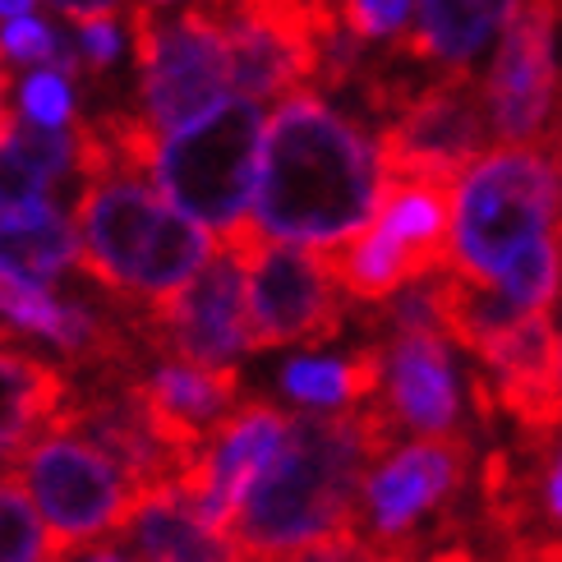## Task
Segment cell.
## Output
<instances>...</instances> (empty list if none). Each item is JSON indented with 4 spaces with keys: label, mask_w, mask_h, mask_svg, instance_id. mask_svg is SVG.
Segmentation results:
<instances>
[{
    "label": "cell",
    "mask_w": 562,
    "mask_h": 562,
    "mask_svg": "<svg viewBox=\"0 0 562 562\" xmlns=\"http://www.w3.org/2000/svg\"><path fill=\"white\" fill-rule=\"evenodd\" d=\"M263 138L268 115L263 102L231 92L213 111L194 115L190 125L161 134L153 157V180L180 213H190L213 236L254 217L263 171Z\"/></svg>",
    "instance_id": "5b68a950"
},
{
    "label": "cell",
    "mask_w": 562,
    "mask_h": 562,
    "mask_svg": "<svg viewBox=\"0 0 562 562\" xmlns=\"http://www.w3.org/2000/svg\"><path fill=\"white\" fill-rule=\"evenodd\" d=\"M526 0H419L406 56L434 75H471L512 29Z\"/></svg>",
    "instance_id": "ac0fdd59"
},
{
    "label": "cell",
    "mask_w": 562,
    "mask_h": 562,
    "mask_svg": "<svg viewBox=\"0 0 562 562\" xmlns=\"http://www.w3.org/2000/svg\"><path fill=\"white\" fill-rule=\"evenodd\" d=\"M83 272L115 304L167 310L217 254V236L157 190L144 171L83 176L75 203Z\"/></svg>",
    "instance_id": "3957f363"
},
{
    "label": "cell",
    "mask_w": 562,
    "mask_h": 562,
    "mask_svg": "<svg viewBox=\"0 0 562 562\" xmlns=\"http://www.w3.org/2000/svg\"><path fill=\"white\" fill-rule=\"evenodd\" d=\"M0 56H5V46H0Z\"/></svg>",
    "instance_id": "836d02e7"
},
{
    "label": "cell",
    "mask_w": 562,
    "mask_h": 562,
    "mask_svg": "<svg viewBox=\"0 0 562 562\" xmlns=\"http://www.w3.org/2000/svg\"><path fill=\"white\" fill-rule=\"evenodd\" d=\"M383 387L379 411L396 434L457 438L465 425V387L442 327H383Z\"/></svg>",
    "instance_id": "5bb4252c"
},
{
    "label": "cell",
    "mask_w": 562,
    "mask_h": 562,
    "mask_svg": "<svg viewBox=\"0 0 562 562\" xmlns=\"http://www.w3.org/2000/svg\"><path fill=\"white\" fill-rule=\"evenodd\" d=\"M396 442V429L379 402L291 419L286 442L268 461V471L240 498L231 535L249 562H281L360 549V494L379 452Z\"/></svg>",
    "instance_id": "6da1fadb"
},
{
    "label": "cell",
    "mask_w": 562,
    "mask_h": 562,
    "mask_svg": "<svg viewBox=\"0 0 562 562\" xmlns=\"http://www.w3.org/2000/svg\"><path fill=\"white\" fill-rule=\"evenodd\" d=\"M46 5H56L65 19H102V14H115L125 5V0H46Z\"/></svg>",
    "instance_id": "83f0119b"
},
{
    "label": "cell",
    "mask_w": 562,
    "mask_h": 562,
    "mask_svg": "<svg viewBox=\"0 0 562 562\" xmlns=\"http://www.w3.org/2000/svg\"><path fill=\"white\" fill-rule=\"evenodd\" d=\"M471 484V442L411 438L373 457L360 494V540L369 553H429L452 544L457 507Z\"/></svg>",
    "instance_id": "8992f818"
},
{
    "label": "cell",
    "mask_w": 562,
    "mask_h": 562,
    "mask_svg": "<svg viewBox=\"0 0 562 562\" xmlns=\"http://www.w3.org/2000/svg\"><path fill=\"white\" fill-rule=\"evenodd\" d=\"M369 106L383 115L379 144L387 176H434L461 180V171L488 148V115L475 75H434L429 79H383L379 69L360 75Z\"/></svg>",
    "instance_id": "52a82bcc"
},
{
    "label": "cell",
    "mask_w": 562,
    "mask_h": 562,
    "mask_svg": "<svg viewBox=\"0 0 562 562\" xmlns=\"http://www.w3.org/2000/svg\"><path fill=\"white\" fill-rule=\"evenodd\" d=\"M37 0H0V19H19V14H33Z\"/></svg>",
    "instance_id": "1f68e13d"
},
{
    "label": "cell",
    "mask_w": 562,
    "mask_h": 562,
    "mask_svg": "<svg viewBox=\"0 0 562 562\" xmlns=\"http://www.w3.org/2000/svg\"><path fill=\"white\" fill-rule=\"evenodd\" d=\"M121 535L138 562H249L231 526L203 517L180 480L138 498Z\"/></svg>",
    "instance_id": "e0dca14e"
},
{
    "label": "cell",
    "mask_w": 562,
    "mask_h": 562,
    "mask_svg": "<svg viewBox=\"0 0 562 562\" xmlns=\"http://www.w3.org/2000/svg\"><path fill=\"white\" fill-rule=\"evenodd\" d=\"M0 562H60L42 512L14 475H0Z\"/></svg>",
    "instance_id": "603a6c76"
},
{
    "label": "cell",
    "mask_w": 562,
    "mask_h": 562,
    "mask_svg": "<svg viewBox=\"0 0 562 562\" xmlns=\"http://www.w3.org/2000/svg\"><path fill=\"white\" fill-rule=\"evenodd\" d=\"M562 245V148L494 144L452 190L448 268L494 291L521 259Z\"/></svg>",
    "instance_id": "277c9868"
},
{
    "label": "cell",
    "mask_w": 562,
    "mask_h": 562,
    "mask_svg": "<svg viewBox=\"0 0 562 562\" xmlns=\"http://www.w3.org/2000/svg\"><path fill=\"white\" fill-rule=\"evenodd\" d=\"M69 406V379L29 350L0 346V465L14 461L60 419Z\"/></svg>",
    "instance_id": "d6986e66"
},
{
    "label": "cell",
    "mask_w": 562,
    "mask_h": 562,
    "mask_svg": "<svg viewBox=\"0 0 562 562\" xmlns=\"http://www.w3.org/2000/svg\"><path fill=\"white\" fill-rule=\"evenodd\" d=\"M452 180L434 176H387L383 207L356 240L327 259L350 300L373 304L415 286L452 259Z\"/></svg>",
    "instance_id": "9c48e42d"
},
{
    "label": "cell",
    "mask_w": 562,
    "mask_h": 562,
    "mask_svg": "<svg viewBox=\"0 0 562 562\" xmlns=\"http://www.w3.org/2000/svg\"><path fill=\"white\" fill-rule=\"evenodd\" d=\"M383 387V346L364 341L346 356H295L281 364V396L310 415L369 406Z\"/></svg>",
    "instance_id": "ffe728a7"
},
{
    "label": "cell",
    "mask_w": 562,
    "mask_h": 562,
    "mask_svg": "<svg viewBox=\"0 0 562 562\" xmlns=\"http://www.w3.org/2000/svg\"><path fill=\"white\" fill-rule=\"evenodd\" d=\"M148 5H176V0H148Z\"/></svg>",
    "instance_id": "d6a6232c"
},
{
    "label": "cell",
    "mask_w": 562,
    "mask_h": 562,
    "mask_svg": "<svg viewBox=\"0 0 562 562\" xmlns=\"http://www.w3.org/2000/svg\"><path fill=\"white\" fill-rule=\"evenodd\" d=\"M0 46H5V56L19 60V65H65L69 75L79 69V56L75 46H65L60 33L52 29L46 19L37 14H19V19H5V29H0Z\"/></svg>",
    "instance_id": "484cf974"
},
{
    "label": "cell",
    "mask_w": 562,
    "mask_h": 562,
    "mask_svg": "<svg viewBox=\"0 0 562 562\" xmlns=\"http://www.w3.org/2000/svg\"><path fill=\"white\" fill-rule=\"evenodd\" d=\"M217 245L236 249L249 272V327L254 350L272 346H323L346 327V286L323 249L268 240L259 222L231 226Z\"/></svg>",
    "instance_id": "30bf717a"
},
{
    "label": "cell",
    "mask_w": 562,
    "mask_h": 562,
    "mask_svg": "<svg viewBox=\"0 0 562 562\" xmlns=\"http://www.w3.org/2000/svg\"><path fill=\"white\" fill-rule=\"evenodd\" d=\"M562 0H526L480 79L494 144L562 148Z\"/></svg>",
    "instance_id": "7c38bea8"
},
{
    "label": "cell",
    "mask_w": 562,
    "mask_h": 562,
    "mask_svg": "<svg viewBox=\"0 0 562 562\" xmlns=\"http://www.w3.org/2000/svg\"><path fill=\"white\" fill-rule=\"evenodd\" d=\"M19 115L42 130L75 125V83L65 65H33L19 83Z\"/></svg>",
    "instance_id": "d4e9b609"
},
{
    "label": "cell",
    "mask_w": 562,
    "mask_h": 562,
    "mask_svg": "<svg viewBox=\"0 0 562 562\" xmlns=\"http://www.w3.org/2000/svg\"><path fill=\"white\" fill-rule=\"evenodd\" d=\"M387 161L379 134L310 88H295L268 115L254 222L268 240L333 254L379 217Z\"/></svg>",
    "instance_id": "7a4b0ae2"
},
{
    "label": "cell",
    "mask_w": 562,
    "mask_h": 562,
    "mask_svg": "<svg viewBox=\"0 0 562 562\" xmlns=\"http://www.w3.org/2000/svg\"><path fill=\"white\" fill-rule=\"evenodd\" d=\"M130 42L138 60V111L161 134L190 125L194 115L213 111L222 98L236 92L222 19L207 5L161 19L157 5L138 0L130 10Z\"/></svg>",
    "instance_id": "8fae6325"
},
{
    "label": "cell",
    "mask_w": 562,
    "mask_h": 562,
    "mask_svg": "<svg viewBox=\"0 0 562 562\" xmlns=\"http://www.w3.org/2000/svg\"><path fill=\"white\" fill-rule=\"evenodd\" d=\"M281 562H369V549H337V553H310V558H281Z\"/></svg>",
    "instance_id": "f546056e"
},
{
    "label": "cell",
    "mask_w": 562,
    "mask_h": 562,
    "mask_svg": "<svg viewBox=\"0 0 562 562\" xmlns=\"http://www.w3.org/2000/svg\"><path fill=\"white\" fill-rule=\"evenodd\" d=\"M125 52V33L115 29V14L102 19H79L75 23V56L88 75H106Z\"/></svg>",
    "instance_id": "4316f807"
},
{
    "label": "cell",
    "mask_w": 562,
    "mask_h": 562,
    "mask_svg": "<svg viewBox=\"0 0 562 562\" xmlns=\"http://www.w3.org/2000/svg\"><path fill=\"white\" fill-rule=\"evenodd\" d=\"M19 121L10 115V75H5V65H0V138H5Z\"/></svg>",
    "instance_id": "4dcf8cb0"
},
{
    "label": "cell",
    "mask_w": 562,
    "mask_h": 562,
    "mask_svg": "<svg viewBox=\"0 0 562 562\" xmlns=\"http://www.w3.org/2000/svg\"><path fill=\"white\" fill-rule=\"evenodd\" d=\"M291 419L295 415L277 411L272 402H245L222 419L217 434L190 461V471L180 475V488L199 503L203 517H213L217 526H231L240 498L249 494V484L268 471V461L286 442Z\"/></svg>",
    "instance_id": "9a60e30c"
},
{
    "label": "cell",
    "mask_w": 562,
    "mask_h": 562,
    "mask_svg": "<svg viewBox=\"0 0 562 562\" xmlns=\"http://www.w3.org/2000/svg\"><path fill=\"white\" fill-rule=\"evenodd\" d=\"M369 562H461L457 544H442L429 553H369Z\"/></svg>",
    "instance_id": "f1b7e54d"
},
{
    "label": "cell",
    "mask_w": 562,
    "mask_h": 562,
    "mask_svg": "<svg viewBox=\"0 0 562 562\" xmlns=\"http://www.w3.org/2000/svg\"><path fill=\"white\" fill-rule=\"evenodd\" d=\"M153 360L184 356L213 369H236L254 350L249 327V272L236 249L217 245L203 272L184 286L167 310H138Z\"/></svg>",
    "instance_id": "4fadbf2b"
},
{
    "label": "cell",
    "mask_w": 562,
    "mask_h": 562,
    "mask_svg": "<svg viewBox=\"0 0 562 562\" xmlns=\"http://www.w3.org/2000/svg\"><path fill=\"white\" fill-rule=\"evenodd\" d=\"M138 396H144L161 438L184 452H199L217 434L222 419L236 411L240 373L184 360V356H161L148 373H138Z\"/></svg>",
    "instance_id": "2e32d148"
},
{
    "label": "cell",
    "mask_w": 562,
    "mask_h": 562,
    "mask_svg": "<svg viewBox=\"0 0 562 562\" xmlns=\"http://www.w3.org/2000/svg\"><path fill=\"white\" fill-rule=\"evenodd\" d=\"M79 263H83L79 226L52 199H33L0 213V268L5 272L52 286Z\"/></svg>",
    "instance_id": "44dd1931"
},
{
    "label": "cell",
    "mask_w": 562,
    "mask_h": 562,
    "mask_svg": "<svg viewBox=\"0 0 562 562\" xmlns=\"http://www.w3.org/2000/svg\"><path fill=\"white\" fill-rule=\"evenodd\" d=\"M10 475L23 484V494L42 512L60 562L75 558L88 544L106 540V535H121L130 512L144 498L138 480L102 442L60 425V419L14 461Z\"/></svg>",
    "instance_id": "ba28073f"
},
{
    "label": "cell",
    "mask_w": 562,
    "mask_h": 562,
    "mask_svg": "<svg viewBox=\"0 0 562 562\" xmlns=\"http://www.w3.org/2000/svg\"><path fill=\"white\" fill-rule=\"evenodd\" d=\"M419 0H337L341 29L360 46H406Z\"/></svg>",
    "instance_id": "cb8c5ba5"
},
{
    "label": "cell",
    "mask_w": 562,
    "mask_h": 562,
    "mask_svg": "<svg viewBox=\"0 0 562 562\" xmlns=\"http://www.w3.org/2000/svg\"><path fill=\"white\" fill-rule=\"evenodd\" d=\"M69 171H79V138L75 130H42L14 125L0 138V213L19 203L46 199L52 184Z\"/></svg>",
    "instance_id": "7402d4cb"
}]
</instances>
